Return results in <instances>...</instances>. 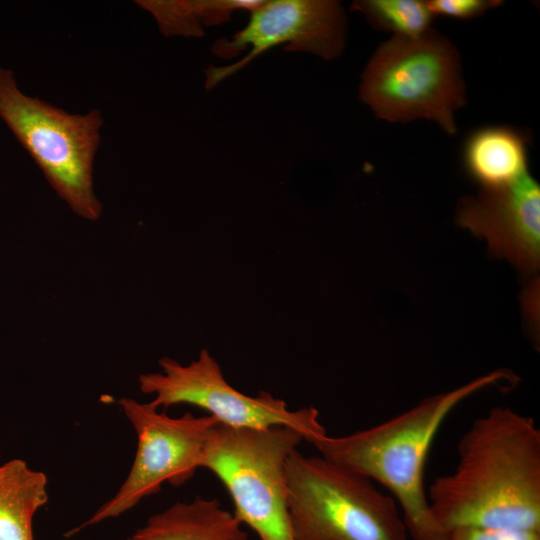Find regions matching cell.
<instances>
[{"mask_svg":"<svg viewBox=\"0 0 540 540\" xmlns=\"http://www.w3.org/2000/svg\"><path fill=\"white\" fill-rule=\"evenodd\" d=\"M431 13L456 19L476 18L503 2L499 0H427Z\"/></svg>","mask_w":540,"mask_h":540,"instance_id":"2e32d148","label":"cell"},{"mask_svg":"<svg viewBox=\"0 0 540 540\" xmlns=\"http://www.w3.org/2000/svg\"><path fill=\"white\" fill-rule=\"evenodd\" d=\"M264 0H143L138 5L152 14L166 36L201 37L204 27L220 25L236 10L251 11Z\"/></svg>","mask_w":540,"mask_h":540,"instance_id":"5bb4252c","label":"cell"},{"mask_svg":"<svg viewBox=\"0 0 540 540\" xmlns=\"http://www.w3.org/2000/svg\"><path fill=\"white\" fill-rule=\"evenodd\" d=\"M0 119L78 216L97 220L102 205L93 185V163L103 124L99 110L70 114L26 95L11 69L0 66Z\"/></svg>","mask_w":540,"mask_h":540,"instance_id":"5b68a950","label":"cell"},{"mask_svg":"<svg viewBox=\"0 0 540 540\" xmlns=\"http://www.w3.org/2000/svg\"><path fill=\"white\" fill-rule=\"evenodd\" d=\"M359 97L385 121L427 119L454 135L455 114L467 101L460 54L433 29L416 38L393 36L369 59Z\"/></svg>","mask_w":540,"mask_h":540,"instance_id":"3957f363","label":"cell"},{"mask_svg":"<svg viewBox=\"0 0 540 540\" xmlns=\"http://www.w3.org/2000/svg\"><path fill=\"white\" fill-rule=\"evenodd\" d=\"M127 540H249L234 513L196 496L147 518Z\"/></svg>","mask_w":540,"mask_h":540,"instance_id":"7c38bea8","label":"cell"},{"mask_svg":"<svg viewBox=\"0 0 540 540\" xmlns=\"http://www.w3.org/2000/svg\"><path fill=\"white\" fill-rule=\"evenodd\" d=\"M513 379L511 373L496 370L424 398L372 427L344 436L325 434L311 444L324 458L384 487L400 510L410 540H449V533L435 520L427 496L429 450L443 422L460 403Z\"/></svg>","mask_w":540,"mask_h":540,"instance_id":"7a4b0ae2","label":"cell"},{"mask_svg":"<svg viewBox=\"0 0 540 540\" xmlns=\"http://www.w3.org/2000/svg\"><path fill=\"white\" fill-rule=\"evenodd\" d=\"M302 440L301 433L286 426L230 427L219 422L206 441L200 468L221 481L234 515L260 540H294L286 464Z\"/></svg>","mask_w":540,"mask_h":540,"instance_id":"8992f818","label":"cell"},{"mask_svg":"<svg viewBox=\"0 0 540 540\" xmlns=\"http://www.w3.org/2000/svg\"><path fill=\"white\" fill-rule=\"evenodd\" d=\"M45 473L22 459L0 465V540H35L33 519L48 501Z\"/></svg>","mask_w":540,"mask_h":540,"instance_id":"4fadbf2b","label":"cell"},{"mask_svg":"<svg viewBox=\"0 0 540 540\" xmlns=\"http://www.w3.org/2000/svg\"><path fill=\"white\" fill-rule=\"evenodd\" d=\"M528 141L525 132L511 126L478 128L463 145L465 171L481 189L512 184L529 172Z\"/></svg>","mask_w":540,"mask_h":540,"instance_id":"8fae6325","label":"cell"},{"mask_svg":"<svg viewBox=\"0 0 540 540\" xmlns=\"http://www.w3.org/2000/svg\"><path fill=\"white\" fill-rule=\"evenodd\" d=\"M448 533L449 540H540V531L507 528L458 527Z\"/></svg>","mask_w":540,"mask_h":540,"instance_id":"e0dca14e","label":"cell"},{"mask_svg":"<svg viewBox=\"0 0 540 540\" xmlns=\"http://www.w3.org/2000/svg\"><path fill=\"white\" fill-rule=\"evenodd\" d=\"M455 469L427 489L447 532L458 527L540 531V429L507 406L476 418L457 444Z\"/></svg>","mask_w":540,"mask_h":540,"instance_id":"6da1fadb","label":"cell"},{"mask_svg":"<svg viewBox=\"0 0 540 540\" xmlns=\"http://www.w3.org/2000/svg\"><path fill=\"white\" fill-rule=\"evenodd\" d=\"M351 8L378 30L416 38L431 30L435 16L422 0H358Z\"/></svg>","mask_w":540,"mask_h":540,"instance_id":"9a60e30c","label":"cell"},{"mask_svg":"<svg viewBox=\"0 0 540 540\" xmlns=\"http://www.w3.org/2000/svg\"><path fill=\"white\" fill-rule=\"evenodd\" d=\"M286 474L294 540H410L395 500L370 479L297 449Z\"/></svg>","mask_w":540,"mask_h":540,"instance_id":"277c9868","label":"cell"},{"mask_svg":"<svg viewBox=\"0 0 540 540\" xmlns=\"http://www.w3.org/2000/svg\"><path fill=\"white\" fill-rule=\"evenodd\" d=\"M159 366L161 372L144 373L138 378L140 391L154 396L150 403L156 408L189 404L230 427L286 426L310 443L327 434L318 410L312 406L290 410L285 401L269 392L260 391L253 397L233 388L207 349L188 365L163 357Z\"/></svg>","mask_w":540,"mask_h":540,"instance_id":"ba28073f","label":"cell"},{"mask_svg":"<svg viewBox=\"0 0 540 540\" xmlns=\"http://www.w3.org/2000/svg\"><path fill=\"white\" fill-rule=\"evenodd\" d=\"M118 404L137 435V450L131 469L113 497L79 526L71 537L89 526L119 517L141 500L160 491L163 483L181 486L200 468L206 441L219 420L211 415L185 413L170 417L150 402L121 398Z\"/></svg>","mask_w":540,"mask_h":540,"instance_id":"52a82bcc","label":"cell"},{"mask_svg":"<svg viewBox=\"0 0 540 540\" xmlns=\"http://www.w3.org/2000/svg\"><path fill=\"white\" fill-rule=\"evenodd\" d=\"M246 26L231 38L213 43L218 57L232 59L246 48L242 59L206 70V89L238 72L257 56L281 45L289 52H306L326 60L338 57L345 47V12L334 0H271L249 11Z\"/></svg>","mask_w":540,"mask_h":540,"instance_id":"9c48e42d","label":"cell"},{"mask_svg":"<svg viewBox=\"0 0 540 540\" xmlns=\"http://www.w3.org/2000/svg\"><path fill=\"white\" fill-rule=\"evenodd\" d=\"M459 226L486 240L489 252L525 273L540 263V186L526 173L512 184L481 189L464 197L456 214Z\"/></svg>","mask_w":540,"mask_h":540,"instance_id":"30bf717a","label":"cell"}]
</instances>
